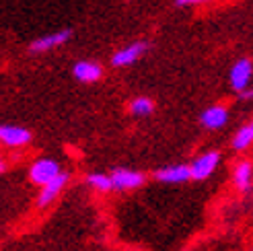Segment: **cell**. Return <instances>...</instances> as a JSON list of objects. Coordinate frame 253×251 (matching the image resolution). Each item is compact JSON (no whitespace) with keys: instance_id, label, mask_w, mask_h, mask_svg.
Returning a JSON list of instances; mask_svg holds the SVG:
<instances>
[{"instance_id":"cell-13","label":"cell","mask_w":253,"mask_h":251,"mask_svg":"<svg viewBox=\"0 0 253 251\" xmlns=\"http://www.w3.org/2000/svg\"><path fill=\"white\" fill-rule=\"evenodd\" d=\"M84 183L91 187V190L99 192V194H107L113 192V181H111V175L105 173H88L84 177Z\"/></svg>"},{"instance_id":"cell-10","label":"cell","mask_w":253,"mask_h":251,"mask_svg":"<svg viewBox=\"0 0 253 251\" xmlns=\"http://www.w3.org/2000/svg\"><path fill=\"white\" fill-rule=\"evenodd\" d=\"M226 122H229V109L220 103L210 105L208 109L202 111V116H200V124L204 126L206 130H220Z\"/></svg>"},{"instance_id":"cell-7","label":"cell","mask_w":253,"mask_h":251,"mask_svg":"<svg viewBox=\"0 0 253 251\" xmlns=\"http://www.w3.org/2000/svg\"><path fill=\"white\" fill-rule=\"evenodd\" d=\"M233 185L237 192L247 194L253 187V163L249 159H239L233 167Z\"/></svg>"},{"instance_id":"cell-17","label":"cell","mask_w":253,"mask_h":251,"mask_svg":"<svg viewBox=\"0 0 253 251\" xmlns=\"http://www.w3.org/2000/svg\"><path fill=\"white\" fill-rule=\"evenodd\" d=\"M239 97H241L243 101H253V89H245V91H241V93H239Z\"/></svg>"},{"instance_id":"cell-9","label":"cell","mask_w":253,"mask_h":251,"mask_svg":"<svg viewBox=\"0 0 253 251\" xmlns=\"http://www.w3.org/2000/svg\"><path fill=\"white\" fill-rule=\"evenodd\" d=\"M155 179L161 183H185L192 179V167L189 165H167L155 171Z\"/></svg>"},{"instance_id":"cell-14","label":"cell","mask_w":253,"mask_h":251,"mask_svg":"<svg viewBox=\"0 0 253 251\" xmlns=\"http://www.w3.org/2000/svg\"><path fill=\"white\" fill-rule=\"evenodd\" d=\"M251 144H253V130H251L249 124H245V126H241V128L237 130V134L233 138V150L243 153V150H247Z\"/></svg>"},{"instance_id":"cell-6","label":"cell","mask_w":253,"mask_h":251,"mask_svg":"<svg viewBox=\"0 0 253 251\" xmlns=\"http://www.w3.org/2000/svg\"><path fill=\"white\" fill-rule=\"evenodd\" d=\"M148 49V43L146 42H134L130 45H126L122 49H118L116 54L111 56V66L116 68H124V66H130L138 58H142Z\"/></svg>"},{"instance_id":"cell-1","label":"cell","mask_w":253,"mask_h":251,"mask_svg":"<svg viewBox=\"0 0 253 251\" xmlns=\"http://www.w3.org/2000/svg\"><path fill=\"white\" fill-rule=\"evenodd\" d=\"M60 173H62V169H60L58 161L42 157V159H35L31 163V167H29V181L33 185H37V187H43L45 183L56 179Z\"/></svg>"},{"instance_id":"cell-16","label":"cell","mask_w":253,"mask_h":251,"mask_svg":"<svg viewBox=\"0 0 253 251\" xmlns=\"http://www.w3.org/2000/svg\"><path fill=\"white\" fill-rule=\"evenodd\" d=\"M210 2V0H175L177 6H192V4H204Z\"/></svg>"},{"instance_id":"cell-12","label":"cell","mask_w":253,"mask_h":251,"mask_svg":"<svg viewBox=\"0 0 253 251\" xmlns=\"http://www.w3.org/2000/svg\"><path fill=\"white\" fill-rule=\"evenodd\" d=\"M72 74H74V79H77V81L88 84V83H97L101 77H103V68H101V64H97V62L81 60V62L74 64Z\"/></svg>"},{"instance_id":"cell-2","label":"cell","mask_w":253,"mask_h":251,"mask_svg":"<svg viewBox=\"0 0 253 251\" xmlns=\"http://www.w3.org/2000/svg\"><path fill=\"white\" fill-rule=\"evenodd\" d=\"M68 181H70L68 173L62 171L56 179H52L49 183H45L43 187H40V194H37V198H35V208L37 210H43L47 206H52L56 200L60 198V194L64 192V187L68 185Z\"/></svg>"},{"instance_id":"cell-11","label":"cell","mask_w":253,"mask_h":251,"mask_svg":"<svg viewBox=\"0 0 253 251\" xmlns=\"http://www.w3.org/2000/svg\"><path fill=\"white\" fill-rule=\"evenodd\" d=\"M72 31L70 29H62V31H56V33H49V35H43L40 40H35L31 45H29V52L33 54H42V52H49L62 43H66L70 40Z\"/></svg>"},{"instance_id":"cell-5","label":"cell","mask_w":253,"mask_h":251,"mask_svg":"<svg viewBox=\"0 0 253 251\" xmlns=\"http://www.w3.org/2000/svg\"><path fill=\"white\" fill-rule=\"evenodd\" d=\"M31 132L23 126H10V124H4L0 126V142L8 148H23L31 142Z\"/></svg>"},{"instance_id":"cell-3","label":"cell","mask_w":253,"mask_h":251,"mask_svg":"<svg viewBox=\"0 0 253 251\" xmlns=\"http://www.w3.org/2000/svg\"><path fill=\"white\" fill-rule=\"evenodd\" d=\"M111 181H113V192H134L146 183V175L134 169H113Z\"/></svg>"},{"instance_id":"cell-18","label":"cell","mask_w":253,"mask_h":251,"mask_svg":"<svg viewBox=\"0 0 253 251\" xmlns=\"http://www.w3.org/2000/svg\"><path fill=\"white\" fill-rule=\"evenodd\" d=\"M249 251H253V247H251V249H249Z\"/></svg>"},{"instance_id":"cell-8","label":"cell","mask_w":253,"mask_h":251,"mask_svg":"<svg viewBox=\"0 0 253 251\" xmlns=\"http://www.w3.org/2000/svg\"><path fill=\"white\" fill-rule=\"evenodd\" d=\"M251 74H253V62L249 58H241L237 60L233 68H231V86L241 93L249 86V81H251Z\"/></svg>"},{"instance_id":"cell-4","label":"cell","mask_w":253,"mask_h":251,"mask_svg":"<svg viewBox=\"0 0 253 251\" xmlns=\"http://www.w3.org/2000/svg\"><path fill=\"white\" fill-rule=\"evenodd\" d=\"M218 163H220V153L218 150H206V153L198 155L192 163H189V167H192V179H196V181L208 179L210 175L216 171Z\"/></svg>"},{"instance_id":"cell-15","label":"cell","mask_w":253,"mask_h":251,"mask_svg":"<svg viewBox=\"0 0 253 251\" xmlns=\"http://www.w3.org/2000/svg\"><path fill=\"white\" fill-rule=\"evenodd\" d=\"M155 111V101L148 97H136L130 101V114L136 118H146Z\"/></svg>"}]
</instances>
